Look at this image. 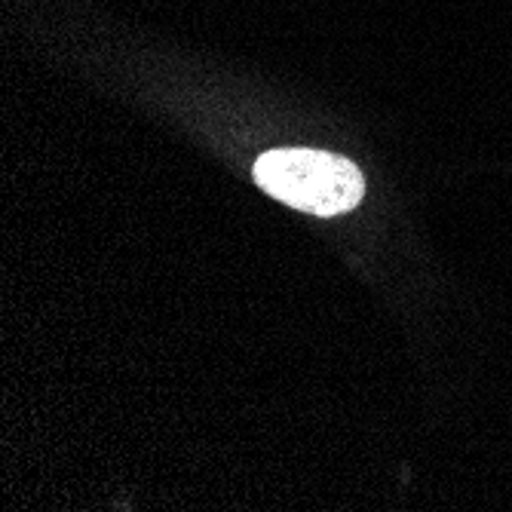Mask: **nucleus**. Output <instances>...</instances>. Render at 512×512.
I'll use <instances>...</instances> for the list:
<instances>
[{"instance_id":"obj_1","label":"nucleus","mask_w":512,"mask_h":512,"mask_svg":"<svg viewBox=\"0 0 512 512\" xmlns=\"http://www.w3.org/2000/svg\"><path fill=\"white\" fill-rule=\"evenodd\" d=\"M255 181L270 197L313 215L350 212L365 191L362 175L350 160L310 148L264 154L255 163Z\"/></svg>"}]
</instances>
